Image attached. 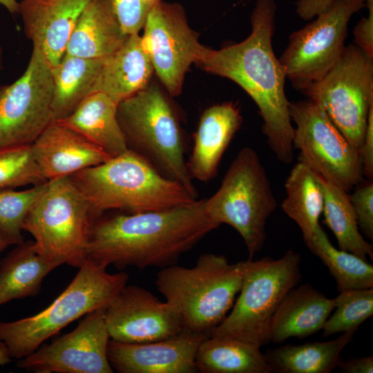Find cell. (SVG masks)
I'll return each instance as SVG.
<instances>
[{"mask_svg": "<svg viewBox=\"0 0 373 373\" xmlns=\"http://www.w3.org/2000/svg\"><path fill=\"white\" fill-rule=\"evenodd\" d=\"M277 9L274 0H257L251 32L243 41L213 50L202 46L194 64L239 85L254 100L262 118V132L277 159H294V126L285 92L286 72L275 56L272 37Z\"/></svg>", "mask_w": 373, "mask_h": 373, "instance_id": "6da1fadb", "label": "cell"}, {"mask_svg": "<svg viewBox=\"0 0 373 373\" xmlns=\"http://www.w3.org/2000/svg\"><path fill=\"white\" fill-rule=\"evenodd\" d=\"M218 227L204 199L162 211L101 215L90 229L86 260L119 269L164 268Z\"/></svg>", "mask_w": 373, "mask_h": 373, "instance_id": "7a4b0ae2", "label": "cell"}, {"mask_svg": "<svg viewBox=\"0 0 373 373\" xmlns=\"http://www.w3.org/2000/svg\"><path fill=\"white\" fill-rule=\"evenodd\" d=\"M70 177L86 200L94 219L111 210L126 213L162 211L198 199L129 149Z\"/></svg>", "mask_w": 373, "mask_h": 373, "instance_id": "3957f363", "label": "cell"}, {"mask_svg": "<svg viewBox=\"0 0 373 373\" xmlns=\"http://www.w3.org/2000/svg\"><path fill=\"white\" fill-rule=\"evenodd\" d=\"M243 275L244 261L230 264L224 256L208 253L190 268H162L155 283L179 313L184 329L209 336L232 308Z\"/></svg>", "mask_w": 373, "mask_h": 373, "instance_id": "277c9868", "label": "cell"}, {"mask_svg": "<svg viewBox=\"0 0 373 373\" xmlns=\"http://www.w3.org/2000/svg\"><path fill=\"white\" fill-rule=\"evenodd\" d=\"M117 116L128 149L197 198L185 160L186 143L179 117L162 89L150 82L118 103Z\"/></svg>", "mask_w": 373, "mask_h": 373, "instance_id": "5b68a950", "label": "cell"}, {"mask_svg": "<svg viewBox=\"0 0 373 373\" xmlns=\"http://www.w3.org/2000/svg\"><path fill=\"white\" fill-rule=\"evenodd\" d=\"M106 268L86 260L47 308L17 321L0 322V340L11 358L21 359L32 354L69 323L93 310L106 308L129 278L124 271L110 274Z\"/></svg>", "mask_w": 373, "mask_h": 373, "instance_id": "8992f818", "label": "cell"}, {"mask_svg": "<svg viewBox=\"0 0 373 373\" xmlns=\"http://www.w3.org/2000/svg\"><path fill=\"white\" fill-rule=\"evenodd\" d=\"M94 218L70 176L46 182L26 216L23 230L34 238V247L47 262L79 268L86 261L89 232Z\"/></svg>", "mask_w": 373, "mask_h": 373, "instance_id": "52a82bcc", "label": "cell"}, {"mask_svg": "<svg viewBox=\"0 0 373 373\" xmlns=\"http://www.w3.org/2000/svg\"><path fill=\"white\" fill-rule=\"evenodd\" d=\"M208 217L227 224L243 239L249 259L263 247L266 224L277 202L262 163L254 149H241L230 164L219 189L204 199Z\"/></svg>", "mask_w": 373, "mask_h": 373, "instance_id": "ba28073f", "label": "cell"}, {"mask_svg": "<svg viewBox=\"0 0 373 373\" xmlns=\"http://www.w3.org/2000/svg\"><path fill=\"white\" fill-rule=\"evenodd\" d=\"M300 260L299 254L289 249L278 259L245 260L239 296L231 312L209 336L234 338L260 347L269 343L277 308L300 281Z\"/></svg>", "mask_w": 373, "mask_h": 373, "instance_id": "9c48e42d", "label": "cell"}, {"mask_svg": "<svg viewBox=\"0 0 373 373\" xmlns=\"http://www.w3.org/2000/svg\"><path fill=\"white\" fill-rule=\"evenodd\" d=\"M301 93L324 110L361 153L373 106V57L356 45L345 46L327 74Z\"/></svg>", "mask_w": 373, "mask_h": 373, "instance_id": "30bf717a", "label": "cell"}, {"mask_svg": "<svg viewBox=\"0 0 373 373\" xmlns=\"http://www.w3.org/2000/svg\"><path fill=\"white\" fill-rule=\"evenodd\" d=\"M289 114L295 124L293 145L300 150L299 161L347 192L363 181L360 152L320 106L309 99L289 102Z\"/></svg>", "mask_w": 373, "mask_h": 373, "instance_id": "8fae6325", "label": "cell"}, {"mask_svg": "<svg viewBox=\"0 0 373 373\" xmlns=\"http://www.w3.org/2000/svg\"><path fill=\"white\" fill-rule=\"evenodd\" d=\"M367 0H336L303 28L293 32L279 58L292 86L302 92L321 79L345 49L352 16L366 7Z\"/></svg>", "mask_w": 373, "mask_h": 373, "instance_id": "7c38bea8", "label": "cell"}, {"mask_svg": "<svg viewBox=\"0 0 373 373\" xmlns=\"http://www.w3.org/2000/svg\"><path fill=\"white\" fill-rule=\"evenodd\" d=\"M51 66L36 47L22 75L0 87V148L32 144L55 122Z\"/></svg>", "mask_w": 373, "mask_h": 373, "instance_id": "4fadbf2b", "label": "cell"}, {"mask_svg": "<svg viewBox=\"0 0 373 373\" xmlns=\"http://www.w3.org/2000/svg\"><path fill=\"white\" fill-rule=\"evenodd\" d=\"M142 36L154 73L171 96L182 92L184 76L203 46L178 3L157 1L149 12Z\"/></svg>", "mask_w": 373, "mask_h": 373, "instance_id": "5bb4252c", "label": "cell"}, {"mask_svg": "<svg viewBox=\"0 0 373 373\" xmlns=\"http://www.w3.org/2000/svg\"><path fill=\"white\" fill-rule=\"evenodd\" d=\"M106 308L85 315L77 327L19 359L17 366L37 373H112Z\"/></svg>", "mask_w": 373, "mask_h": 373, "instance_id": "9a60e30c", "label": "cell"}, {"mask_svg": "<svg viewBox=\"0 0 373 373\" xmlns=\"http://www.w3.org/2000/svg\"><path fill=\"white\" fill-rule=\"evenodd\" d=\"M111 339L130 343L171 338L183 329L181 317L170 303L137 285H125L106 308Z\"/></svg>", "mask_w": 373, "mask_h": 373, "instance_id": "2e32d148", "label": "cell"}, {"mask_svg": "<svg viewBox=\"0 0 373 373\" xmlns=\"http://www.w3.org/2000/svg\"><path fill=\"white\" fill-rule=\"evenodd\" d=\"M208 336L184 329L171 338L148 343L110 339L108 358L119 373H193L198 349Z\"/></svg>", "mask_w": 373, "mask_h": 373, "instance_id": "e0dca14e", "label": "cell"}, {"mask_svg": "<svg viewBox=\"0 0 373 373\" xmlns=\"http://www.w3.org/2000/svg\"><path fill=\"white\" fill-rule=\"evenodd\" d=\"M90 0H21L23 31L51 67L65 54L73 29Z\"/></svg>", "mask_w": 373, "mask_h": 373, "instance_id": "ac0fdd59", "label": "cell"}, {"mask_svg": "<svg viewBox=\"0 0 373 373\" xmlns=\"http://www.w3.org/2000/svg\"><path fill=\"white\" fill-rule=\"evenodd\" d=\"M31 147L35 160L46 181L70 176L111 157L78 133L55 121Z\"/></svg>", "mask_w": 373, "mask_h": 373, "instance_id": "d6986e66", "label": "cell"}, {"mask_svg": "<svg viewBox=\"0 0 373 373\" xmlns=\"http://www.w3.org/2000/svg\"><path fill=\"white\" fill-rule=\"evenodd\" d=\"M242 122L240 110L231 102L214 104L204 110L186 161L193 180L208 182L216 175L222 155Z\"/></svg>", "mask_w": 373, "mask_h": 373, "instance_id": "ffe728a7", "label": "cell"}, {"mask_svg": "<svg viewBox=\"0 0 373 373\" xmlns=\"http://www.w3.org/2000/svg\"><path fill=\"white\" fill-rule=\"evenodd\" d=\"M335 307V298L325 296L309 284L291 289L277 308L270 326L269 343L304 338L323 329Z\"/></svg>", "mask_w": 373, "mask_h": 373, "instance_id": "44dd1931", "label": "cell"}, {"mask_svg": "<svg viewBox=\"0 0 373 373\" xmlns=\"http://www.w3.org/2000/svg\"><path fill=\"white\" fill-rule=\"evenodd\" d=\"M153 73L142 36L131 35L117 51L104 58L93 93H103L118 104L146 87Z\"/></svg>", "mask_w": 373, "mask_h": 373, "instance_id": "7402d4cb", "label": "cell"}, {"mask_svg": "<svg viewBox=\"0 0 373 373\" xmlns=\"http://www.w3.org/2000/svg\"><path fill=\"white\" fill-rule=\"evenodd\" d=\"M128 37L111 0H90L78 19L65 53L84 58H105L117 51Z\"/></svg>", "mask_w": 373, "mask_h": 373, "instance_id": "603a6c76", "label": "cell"}, {"mask_svg": "<svg viewBox=\"0 0 373 373\" xmlns=\"http://www.w3.org/2000/svg\"><path fill=\"white\" fill-rule=\"evenodd\" d=\"M117 103L107 95L94 92L85 97L68 116L57 123L78 133L109 156L128 150L118 122Z\"/></svg>", "mask_w": 373, "mask_h": 373, "instance_id": "cb8c5ba5", "label": "cell"}, {"mask_svg": "<svg viewBox=\"0 0 373 373\" xmlns=\"http://www.w3.org/2000/svg\"><path fill=\"white\" fill-rule=\"evenodd\" d=\"M195 365L202 373H271L260 346L226 336L205 338L198 349Z\"/></svg>", "mask_w": 373, "mask_h": 373, "instance_id": "d4e9b609", "label": "cell"}, {"mask_svg": "<svg viewBox=\"0 0 373 373\" xmlns=\"http://www.w3.org/2000/svg\"><path fill=\"white\" fill-rule=\"evenodd\" d=\"M356 331L343 332L334 340L302 345L287 344L268 350L265 354L271 372L329 373L343 360L341 353Z\"/></svg>", "mask_w": 373, "mask_h": 373, "instance_id": "484cf974", "label": "cell"}, {"mask_svg": "<svg viewBox=\"0 0 373 373\" xmlns=\"http://www.w3.org/2000/svg\"><path fill=\"white\" fill-rule=\"evenodd\" d=\"M104 58H84L65 53L51 67L55 121L70 115L93 92Z\"/></svg>", "mask_w": 373, "mask_h": 373, "instance_id": "4316f807", "label": "cell"}, {"mask_svg": "<svg viewBox=\"0 0 373 373\" xmlns=\"http://www.w3.org/2000/svg\"><path fill=\"white\" fill-rule=\"evenodd\" d=\"M56 267L37 252L33 242H23L0 262V305L38 294L44 278Z\"/></svg>", "mask_w": 373, "mask_h": 373, "instance_id": "83f0119b", "label": "cell"}, {"mask_svg": "<svg viewBox=\"0 0 373 373\" xmlns=\"http://www.w3.org/2000/svg\"><path fill=\"white\" fill-rule=\"evenodd\" d=\"M286 196L281 204L285 214L300 228L307 245L319 224L323 208V191L319 175L298 161L285 183Z\"/></svg>", "mask_w": 373, "mask_h": 373, "instance_id": "f1b7e54d", "label": "cell"}, {"mask_svg": "<svg viewBox=\"0 0 373 373\" xmlns=\"http://www.w3.org/2000/svg\"><path fill=\"white\" fill-rule=\"evenodd\" d=\"M323 191V222L334 234L340 249L363 259H373V247L359 231L357 218L348 192L320 175Z\"/></svg>", "mask_w": 373, "mask_h": 373, "instance_id": "f546056e", "label": "cell"}, {"mask_svg": "<svg viewBox=\"0 0 373 373\" xmlns=\"http://www.w3.org/2000/svg\"><path fill=\"white\" fill-rule=\"evenodd\" d=\"M306 245L327 267L338 292L373 287V266L367 260L334 247L320 224Z\"/></svg>", "mask_w": 373, "mask_h": 373, "instance_id": "4dcf8cb0", "label": "cell"}, {"mask_svg": "<svg viewBox=\"0 0 373 373\" xmlns=\"http://www.w3.org/2000/svg\"><path fill=\"white\" fill-rule=\"evenodd\" d=\"M334 298L335 311L322 329L324 337L356 331L373 314V287L344 290Z\"/></svg>", "mask_w": 373, "mask_h": 373, "instance_id": "1f68e13d", "label": "cell"}, {"mask_svg": "<svg viewBox=\"0 0 373 373\" xmlns=\"http://www.w3.org/2000/svg\"><path fill=\"white\" fill-rule=\"evenodd\" d=\"M45 183L22 191L0 189V232L12 243L23 242L21 234L24 220L45 189Z\"/></svg>", "mask_w": 373, "mask_h": 373, "instance_id": "d6a6232c", "label": "cell"}, {"mask_svg": "<svg viewBox=\"0 0 373 373\" xmlns=\"http://www.w3.org/2000/svg\"><path fill=\"white\" fill-rule=\"evenodd\" d=\"M46 182L35 160L31 144L0 148V189L35 186Z\"/></svg>", "mask_w": 373, "mask_h": 373, "instance_id": "836d02e7", "label": "cell"}, {"mask_svg": "<svg viewBox=\"0 0 373 373\" xmlns=\"http://www.w3.org/2000/svg\"><path fill=\"white\" fill-rule=\"evenodd\" d=\"M160 0H111L122 30L127 35L139 34L148 15Z\"/></svg>", "mask_w": 373, "mask_h": 373, "instance_id": "e575fe53", "label": "cell"}, {"mask_svg": "<svg viewBox=\"0 0 373 373\" xmlns=\"http://www.w3.org/2000/svg\"><path fill=\"white\" fill-rule=\"evenodd\" d=\"M349 195L357 218L358 227L372 241L373 240V182L368 180L356 186Z\"/></svg>", "mask_w": 373, "mask_h": 373, "instance_id": "d590c367", "label": "cell"}, {"mask_svg": "<svg viewBox=\"0 0 373 373\" xmlns=\"http://www.w3.org/2000/svg\"><path fill=\"white\" fill-rule=\"evenodd\" d=\"M367 17H363L355 26L353 34L357 47L373 57V0H367Z\"/></svg>", "mask_w": 373, "mask_h": 373, "instance_id": "8d00e7d4", "label": "cell"}, {"mask_svg": "<svg viewBox=\"0 0 373 373\" xmlns=\"http://www.w3.org/2000/svg\"><path fill=\"white\" fill-rule=\"evenodd\" d=\"M363 174L367 180L373 178V106L370 108L365 137L361 150Z\"/></svg>", "mask_w": 373, "mask_h": 373, "instance_id": "74e56055", "label": "cell"}, {"mask_svg": "<svg viewBox=\"0 0 373 373\" xmlns=\"http://www.w3.org/2000/svg\"><path fill=\"white\" fill-rule=\"evenodd\" d=\"M336 0H298L296 12L303 20H312L326 11Z\"/></svg>", "mask_w": 373, "mask_h": 373, "instance_id": "f35d334b", "label": "cell"}, {"mask_svg": "<svg viewBox=\"0 0 373 373\" xmlns=\"http://www.w3.org/2000/svg\"><path fill=\"white\" fill-rule=\"evenodd\" d=\"M338 367L344 373H372L373 357L372 356L342 360Z\"/></svg>", "mask_w": 373, "mask_h": 373, "instance_id": "ab89813d", "label": "cell"}, {"mask_svg": "<svg viewBox=\"0 0 373 373\" xmlns=\"http://www.w3.org/2000/svg\"><path fill=\"white\" fill-rule=\"evenodd\" d=\"M11 358L6 344L0 340V366L10 363Z\"/></svg>", "mask_w": 373, "mask_h": 373, "instance_id": "60d3db41", "label": "cell"}, {"mask_svg": "<svg viewBox=\"0 0 373 373\" xmlns=\"http://www.w3.org/2000/svg\"><path fill=\"white\" fill-rule=\"evenodd\" d=\"M0 4L3 6L11 14H18L19 2L17 0H0Z\"/></svg>", "mask_w": 373, "mask_h": 373, "instance_id": "b9f144b4", "label": "cell"}, {"mask_svg": "<svg viewBox=\"0 0 373 373\" xmlns=\"http://www.w3.org/2000/svg\"><path fill=\"white\" fill-rule=\"evenodd\" d=\"M10 245H12V242L5 235L0 232V252L3 251Z\"/></svg>", "mask_w": 373, "mask_h": 373, "instance_id": "7bdbcfd3", "label": "cell"}, {"mask_svg": "<svg viewBox=\"0 0 373 373\" xmlns=\"http://www.w3.org/2000/svg\"><path fill=\"white\" fill-rule=\"evenodd\" d=\"M1 55H2V50H1V48L0 47V65H1Z\"/></svg>", "mask_w": 373, "mask_h": 373, "instance_id": "ee69618b", "label": "cell"}]
</instances>
